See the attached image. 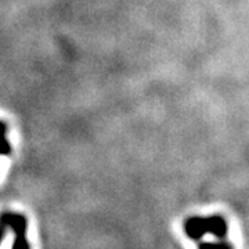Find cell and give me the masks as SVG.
<instances>
[{
  "mask_svg": "<svg viewBox=\"0 0 249 249\" xmlns=\"http://www.w3.org/2000/svg\"><path fill=\"white\" fill-rule=\"evenodd\" d=\"M184 230L191 240H201L205 234H208L205 217H199V216L190 217L184 224Z\"/></svg>",
  "mask_w": 249,
  "mask_h": 249,
  "instance_id": "obj_1",
  "label": "cell"
},
{
  "mask_svg": "<svg viewBox=\"0 0 249 249\" xmlns=\"http://www.w3.org/2000/svg\"><path fill=\"white\" fill-rule=\"evenodd\" d=\"M0 222L3 223L4 226L10 227L13 231L16 232V235L25 234V231H27V219L22 214L4 213L1 214Z\"/></svg>",
  "mask_w": 249,
  "mask_h": 249,
  "instance_id": "obj_2",
  "label": "cell"
},
{
  "mask_svg": "<svg viewBox=\"0 0 249 249\" xmlns=\"http://www.w3.org/2000/svg\"><path fill=\"white\" fill-rule=\"evenodd\" d=\"M205 222H206V231L209 234L214 235L216 238H224L227 235V223L223 219L222 216H209V217H205Z\"/></svg>",
  "mask_w": 249,
  "mask_h": 249,
  "instance_id": "obj_3",
  "label": "cell"
},
{
  "mask_svg": "<svg viewBox=\"0 0 249 249\" xmlns=\"http://www.w3.org/2000/svg\"><path fill=\"white\" fill-rule=\"evenodd\" d=\"M9 140L6 139V126L3 122H0V155H6L10 152Z\"/></svg>",
  "mask_w": 249,
  "mask_h": 249,
  "instance_id": "obj_4",
  "label": "cell"
},
{
  "mask_svg": "<svg viewBox=\"0 0 249 249\" xmlns=\"http://www.w3.org/2000/svg\"><path fill=\"white\" fill-rule=\"evenodd\" d=\"M199 249H234L231 247V244L229 242H224V241H220V242H202L199 245Z\"/></svg>",
  "mask_w": 249,
  "mask_h": 249,
  "instance_id": "obj_5",
  "label": "cell"
},
{
  "mask_svg": "<svg viewBox=\"0 0 249 249\" xmlns=\"http://www.w3.org/2000/svg\"><path fill=\"white\" fill-rule=\"evenodd\" d=\"M13 249H31L29 248V242L25 238V234L16 235V240L13 244Z\"/></svg>",
  "mask_w": 249,
  "mask_h": 249,
  "instance_id": "obj_6",
  "label": "cell"
},
{
  "mask_svg": "<svg viewBox=\"0 0 249 249\" xmlns=\"http://www.w3.org/2000/svg\"><path fill=\"white\" fill-rule=\"evenodd\" d=\"M1 235H3V231H1V229H0V241H1Z\"/></svg>",
  "mask_w": 249,
  "mask_h": 249,
  "instance_id": "obj_7",
  "label": "cell"
}]
</instances>
